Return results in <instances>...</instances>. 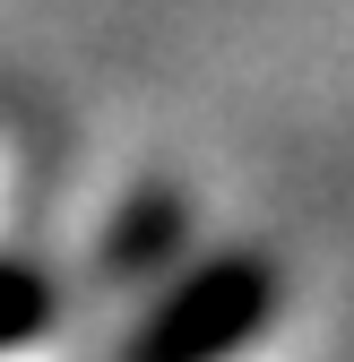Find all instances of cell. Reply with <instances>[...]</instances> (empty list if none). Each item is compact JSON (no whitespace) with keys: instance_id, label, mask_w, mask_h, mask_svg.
I'll return each mask as SVG.
<instances>
[{"instance_id":"obj_1","label":"cell","mask_w":354,"mask_h":362,"mask_svg":"<svg viewBox=\"0 0 354 362\" xmlns=\"http://www.w3.org/2000/svg\"><path fill=\"white\" fill-rule=\"evenodd\" d=\"M277 310H285V276L268 250H207L147 293L113 362H234L277 328Z\"/></svg>"},{"instance_id":"obj_2","label":"cell","mask_w":354,"mask_h":362,"mask_svg":"<svg viewBox=\"0 0 354 362\" xmlns=\"http://www.w3.org/2000/svg\"><path fill=\"white\" fill-rule=\"evenodd\" d=\"M182 233H190V216H182V199H164V190H147V199H130L113 224H104V250H96V276H139V267H156L164 250H182Z\"/></svg>"},{"instance_id":"obj_3","label":"cell","mask_w":354,"mask_h":362,"mask_svg":"<svg viewBox=\"0 0 354 362\" xmlns=\"http://www.w3.org/2000/svg\"><path fill=\"white\" fill-rule=\"evenodd\" d=\"M61 328V276L26 250H0V354H26Z\"/></svg>"}]
</instances>
